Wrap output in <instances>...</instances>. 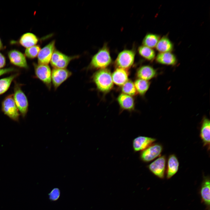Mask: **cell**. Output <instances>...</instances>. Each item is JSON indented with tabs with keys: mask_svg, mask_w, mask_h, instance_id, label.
I'll return each mask as SVG.
<instances>
[{
	"mask_svg": "<svg viewBox=\"0 0 210 210\" xmlns=\"http://www.w3.org/2000/svg\"><path fill=\"white\" fill-rule=\"evenodd\" d=\"M92 80L97 88L100 91L106 93L113 87L112 74L107 69H100L93 75Z\"/></svg>",
	"mask_w": 210,
	"mask_h": 210,
	"instance_id": "6da1fadb",
	"label": "cell"
},
{
	"mask_svg": "<svg viewBox=\"0 0 210 210\" xmlns=\"http://www.w3.org/2000/svg\"><path fill=\"white\" fill-rule=\"evenodd\" d=\"M112 61L109 48L105 44L93 56L89 66L93 69H105L111 64Z\"/></svg>",
	"mask_w": 210,
	"mask_h": 210,
	"instance_id": "7a4b0ae2",
	"label": "cell"
},
{
	"mask_svg": "<svg viewBox=\"0 0 210 210\" xmlns=\"http://www.w3.org/2000/svg\"><path fill=\"white\" fill-rule=\"evenodd\" d=\"M22 84L14 81L13 97L19 112L23 118L26 116L28 110L29 103L27 97L21 87Z\"/></svg>",
	"mask_w": 210,
	"mask_h": 210,
	"instance_id": "3957f363",
	"label": "cell"
},
{
	"mask_svg": "<svg viewBox=\"0 0 210 210\" xmlns=\"http://www.w3.org/2000/svg\"><path fill=\"white\" fill-rule=\"evenodd\" d=\"M1 110L10 119L15 121H19L20 114L14 101L13 94H8L3 99Z\"/></svg>",
	"mask_w": 210,
	"mask_h": 210,
	"instance_id": "277c9868",
	"label": "cell"
},
{
	"mask_svg": "<svg viewBox=\"0 0 210 210\" xmlns=\"http://www.w3.org/2000/svg\"><path fill=\"white\" fill-rule=\"evenodd\" d=\"M135 51L133 50L125 49L120 52L115 60L116 66L119 68L127 70L133 64L135 57Z\"/></svg>",
	"mask_w": 210,
	"mask_h": 210,
	"instance_id": "5b68a950",
	"label": "cell"
},
{
	"mask_svg": "<svg viewBox=\"0 0 210 210\" xmlns=\"http://www.w3.org/2000/svg\"><path fill=\"white\" fill-rule=\"evenodd\" d=\"M36 77L50 89L51 85L52 71L48 64H34Z\"/></svg>",
	"mask_w": 210,
	"mask_h": 210,
	"instance_id": "8992f818",
	"label": "cell"
},
{
	"mask_svg": "<svg viewBox=\"0 0 210 210\" xmlns=\"http://www.w3.org/2000/svg\"><path fill=\"white\" fill-rule=\"evenodd\" d=\"M78 56H69L55 49L50 61L54 68H66L71 61L77 58Z\"/></svg>",
	"mask_w": 210,
	"mask_h": 210,
	"instance_id": "52a82bcc",
	"label": "cell"
},
{
	"mask_svg": "<svg viewBox=\"0 0 210 210\" xmlns=\"http://www.w3.org/2000/svg\"><path fill=\"white\" fill-rule=\"evenodd\" d=\"M163 150L162 146L159 144H153L140 153V159L144 162H149L159 156Z\"/></svg>",
	"mask_w": 210,
	"mask_h": 210,
	"instance_id": "ba28073f",
	"label": "cell"
},
{
	"mask_svg": "<svg viewBox=\"0 0 210 210\" xmlns=\"http://www.w3.org/2000/svg\"><path fill=\"white\" fill-rule=\"evenodd\" d=\"M166 159L165 155L160 156L148 166V168L154 175L160 179L164 178Z\"/></svg>",
	"mask_w": 210,
	"mask_h": 210,
	"instance_id": "9c48e42d",
	"label": "cell"
},
{
	"mask_svg": "<svg viewBox=\"0 0 210 210\" xmlns=\"http://www.w3.org/2000/svg\"><path fill=\"white\" fill-rule=\"evenodd\" d=\"M72 74V72L66 68L53 69L52 71L51 81L55 89H57Z\"/></svg>",
	"mask_w": 210,
	"mask_h": 210,
	"instance_id": "30bf717a",
	"label": "cell"
},
{
	"mask_svg": "<svg viewBox=\"0 0 210 210\" xmlns=\"http://www.w3.org/2000/svg\"><path fill=\"white\" fill-rule=\"evenodd\" d=\"M210 181L209 176H204L199 191L201 203L205 206L206 210H210Z\"/></svg>",
	"mask_w": 210,
	"mask_h": 210,
	"instance_id": "8fae6325",
	"label": "cell"
},
{
	"mask_svg": "<svg viewBox=\"0 0 210 210\" xmlns=\"http://www.w3.org/2000/svg\"><path fill=\"white\" fill-rule=\"evenodd\" d=\"M55 41H52L41 49L38 55V64H48L55 50Z\"/></svg>",
	"mask_w": 210,
	"mask_h": 210,
	"instance_id": "7c38bea8",
	"label": "cell"
},
{
	"mask_svg": "<svg viewBox=\"0 0 210 210\" xmlns=\"http://www.w3.org/2000/svg\"><path fill=\"white\" fill-rule=\"evenodd\" d=\"M8 56L12 64L21 68L28 69L25 56L20 51L16 50H11L8 52Z\"/></svg>",
	"mask_w": 210,
	"mask_h": 210,
	"instance_id": "4fadbf2b",
	"label": "cell"
},
{
	"mask_svg": "<svg viewBox=\"0 0 210 210\" xmlns=\"http://www.w3.org/2000/svg\"><path fill=\"white\" fill-rule=\"evenodd\" d=\"M210 121L207 117L203 118L201 122L200 130V136L204 147L208 150L210 149Z\"/></svg>",
	"mask_w": 210,
	"mask_h": 210,
	"instance_id": "5bb4252c",
	"label": "cell"
},
{
	"mask_svg": "<svg viewBox=\"0 0 210 210\" xmlns=\"http://www.w3.org/2000/svg\"><path fill=\"white\" fill-rule=\"evenodd\" d=\"M156 140L154 138L144 136H138L133 141L134 150L135 152L142 151L153 144Z\"/></svg>",
	"mask_w": 210,
	"mask_h": 210,
	"instance_id": "9a60e30c",
	"label": "cell"
},
{
	"mask_svg": "<svg viewBox=\"0 0 210 210\" xmlns=\"http://www.w3.org/2000/svg\"><path fill=\"white\" fill-rule=\"evenodd\" d=\"M166 170V177L167 179L171 178L178 172L179 163L177 157L174 154L169 156Z\"/></svg>",
	"mask_w": 210,
	"mask_h": 210,
	"instance_id": "2e32d148",
	"label": "cell"
},
{
	"mask_svg": "<svg viewBox=\"0 0 210 210\" xmlns=\"http://www.w3.org/2000/svg\"><path fill=\"white\" fill-rule=\"evenodd\" d=\"M157 74L156 70L153 67L145 65L139 68L136 72V76L138 78L148 81L155 77Z\"/></svg>",
	"mask_w": 210,
	"mask_h": 210,
	"instance_id": "e0dca14e",
	"label": "cell"
},
{
	"mask_svg": "<svg viewBox=\"0 0 210 210\" xmlns=\"http://www.w3.org/2000/svg\"><path fill=\"white\" fill-rule=\"evenodd\" d=\"M113 83L118 86H122L128 80V74L127 70L117 68L112 74Z\"/></svg>",
	"mask_w": 210,
	"mask_h": 210,
	"instance_id": "ac0fdd59",
	"label": "cell"
},
{
	"mask_svg": "<svg viewBox=\"0 0 210 210\" xmlns=\"http://www.w3.org/2000/svg\"><path fill=\"white\" fill-rule=\"evenodd\" d=\"M156 61L158 63L163 65L173 66L177 63V59L175 56L171 52H160L155 58Z\"/></svg>",
	"mask_w": 210,
	"mask_h": 210,
	"instance_id": "d6986e66",
	"label": "cell"
},
{
	"mask_svg": "<svg viewBox=\"0 0 210 210\" xmlns=\"http://www.w3.org/2000/svg\"><path fill=\"white\" fill-rule=\"evenodd\" d=\"M117 100L120 107L124 110L131 111L134 108V100L132 96L122 93L118 96Z\"/></svg>",
	"mask_w": 210,
	"mask_h": 210,
	"instance_id": "ffe728a7",
	"label": "cell"
},
{
	"mask_svg": "<svg viewBox=\"0 0 210 210\" xmlns=\"http://www.w3.org/2000/svg\"><path fill=\"white\" fill-rule=\"evenodd\" d=\"M38 41L37 37L31 33H26L23 34L20 38L19 43L26 48L36 45Z\"/></svg>",
	"mask_w": 210,
	"mask_h": 210,
	"instance_id": "44dd1931",
	"label": "cell"
},
{
	"mask_svg": "<svg viewBox=\"0 0 210 210\" xmlns=\"http://www.w3.org/2000/svg\"><path fill=\"white\" fill-rule=\"evenodd\" d=\"M155 47L160 53L171 52L173 49L174 46L168 37L164 36L160 38Z\"/></svg>",
	"mask_w": 210,
	"mask_h": 210,
	"instance_id": "7402d4cb",
	"label": "cell"
},
{
	"mask_svg": "<svg viewBox=\"0 0 210 210\" xmlns=\"http://www.w3.org/2000/svg\"><path fill=\"white\" fill-rule=\"evenodd\" d=\"M20 75V73L18 72L0 79V95L7 91L12 82Z\"/></svg>",
	"mask_w": 210,
	"mask_h": 210,
	"instance_id": "603a6c76",
	"label": "cell"
},
{
	"mask_svg": "<svg viewBox=\"0 0 210 210\" xmlns=\"http://www.w3.org/2000/svg\"><path fill=\"white\" fill-rule=\"evenodd\" d=\"M138 51L141 56L148 60L152 61L155 58V51L152 48L142 45L138 48Z\"/></svg>",
	"mask_w": 210,
	"mask_h": 210,
	"instance_id": "cb8c5ba5",
	"label": "cell"
},
{
	"mask_svg": "<svg viewBox=\"0 0 210 210\" xmlns=\"http://www.w3.org/2000/svg\"><path fill=\"white\" fill-rule=\"evenodd\" d=\"M160 38L159 35L152 33H148L144 38L143 45L151 48L155 47Z\"/></svg>",
	"mask_w": 210,
	"mask_h": 210,
	"instance_id": "d4e9b609",
	"label": "cell"
},
{
	"mask_svg": "<svg viewBox=\"0 0 210 210\" xmlns=\"http://www.w3.org/2000/svg\"><path fill=\"white\" fill-rule=\"evenodd\" d=\"M136 92L140 94L144 95L148 91L150 87L148 81L138 78L134 83Z\"/></svg>",
	"mask_w": 210,
	"mask_h": 210,
	"instance_id": "484cf974",
	"label": "cell"
},
{
	"mask_svg": "<svg viewBox=\"0 0 210 210\" xmlns=\"http://www.w3.org/2000/svg\"><path fill=\"white\" fill-rule=\"evenodd\" d=\"M121 91L123 93L132 96L135 95L137 93L134 83L129 80L122 86Z\"/></svg>",
	"mask_w": 210,
	"mask_h": 210,
	"instance_id": "4316f807",
	"label": "cell"
},
{
	"mask_svg": "<svg viewBox=\"0 0 210 210\" xmlns=\"http://www.w3.org/2000/svg\"><path fill=\"white\" fill-rule=\"evenodd\" d=\"M41 49L38 45H35L26 48L25 51V55L29 58L34 59L38 56Z\"/></svg>",
	"mask_w": 210,
	"mask_h": 210,
	"instance_id": "83f0119b",
	"label": "cell"
},
{
	"mask_svg": "<svg viewBox=\"0 0 210 210\" xmlns=\"http://www.w3.org/2000/svg\"><path fill=\"white\" fill-rule=\"evenodd\" d=\"M48 195L50 200L52 201H56L60 197V190L57 188H54L48 193Z\"/></svg>",
	"mask_w": 210,
	"mask_h": 210,
	"instance_id": "f1b7e54d",
	"label": "cell"
},
{
	"mask_svg": "<svg viewBox=\"0 0 210 210\" xmlns=\"http://www.w3.org/2000/svg\"><path fill=\"white\" fill-rule=\"evenodd\" d=\"M17 71V69L13 67L0 69V76L4 74Z\"/></svg>",
	"mask_w": 210,
	"mask_h": 210,
	"instance_id": "f546056e",
	"label": "cell"
},
{
	"mask_svg": "<svg viewBox=\"0 0 210 210\" xmlns=\"http://www.w3.org/2000/svg\"><path fill=\"white\" fill-rule=\"evenodd\" d=\"M6 64V60L4 56L0 52V69H2Z\"/></svg>",
	"mask_w": 210,
	"mask_h": 210,
	"instance_id": "4dcf8cb0",
	"label": "cell"
},
{
	"mask_svg": "<svg viewBox=\"0 0 210 210\" xmlns=\"http://www.w3.org/2000/svg\"><path fill=\"white\" fill-rule=\"evenodd\" d=\"M3 48V44L0 38V50L2 49Z\"/></svg>",
	"mask_w": 210,
	"mask_h": 210,
	"instance_id": "1f68e13d",
	"label": "cell"
}]
</instances>
